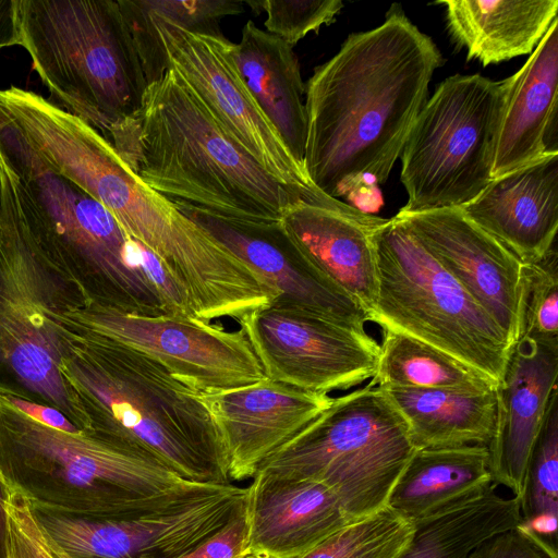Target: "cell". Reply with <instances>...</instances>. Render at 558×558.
Segmentation results:
<instances>
[{
	"instance_id": "obj_1",
	"label": "cell",
	"mask_w": 558,
	"mask_h": 558,
	"mask_svg": "<svg viewBox=\"0 0 558 558\" xmlns=\"http://www.w3.org/2000/svg\"><path fill=\"white\" fill-rule=\"evenodd\" d=\"M442 63L432 38L401 9L349 35L305 84L303 166L311 182L337 199L373 181L384 184Z\"/></svg>"
},
{
	"instance_id": "obj_2",
	"label": "cell",
	"mask_w": 558,
	"mask_h": 558,
	"mask_svg": "<svg viewBox=\"0 0 558 558\" xmlns=\"http://www.w3.org/2000/svg\"><path fill=\"white\" fill-rule=\"evenodd\" d=\"M107 140L149 187L172 202L247 221H280L296 201L222 128L168 66L133 118Z\"/></svg>"
},
{
	"instance_id": "obj_3",
	"label": "cell",
	"mask_w": 558,
	"mask_h": 558,
	"mask_svg": "<svg viewBox=\"0 0 558 558\" xmlns=\"http://www.w3.org/2000/svg\"><path fill=\"white\" fill-rule=\"evenodd\" d=\"M66 328L60 373L89 421L88 433L142 449L184 480L231 483L201 392L132 348Z\"/></svg>"
},
{
	"instance_id": "obj_4",
	"label": "cell",
	"mask_w": 558,
	"mask_h": 558,
	"mask_svg": "<svg viewBox=\"0 0 558 558\" xmlns=\"http://www.w3.org/2000/svg\"><path fill=\"white\" fill-rule=\"evenodd\" d=\"M0 477L37 511L85 518L142 514L219 485L184 480L133 446L44 426L1 399Z\"/></svg>"
},
{
	"instance_id": "obj_5",
	"label": "cell",
	"mask_w": 558,
	"mask_h": 558,
	"mask_svg": "<svg viewBox=\"0 0 558 558\" xmlns=\"http://www.w3.org/2000/svg\"><path fill=\"white\" fill-rule=\"evenodd\" d=\"M85 305L80 286L33 233L0 158V395L53 407L82 432L89 421L60 362L71 337L64 315Z\"/></svg>"
},
{
	"instance_id": "obj_6",
	"label": "cell",
	"mask_w": 558,
	"mask_h": 558,
	"mask_svg": "<svg viewBox=\"0 0 558 558\" xmlns=\"http://www.w3.org/2000/svg\"><path fill=\"white\" fill-rule=\"evenodd\" d=\"M0 158L13 172L19 204L33 233L80 286L87 305L145 317L168 315L138 264L135 240L1 119Z\"/></svg>"
},
{
	"instance_id": "obj_7",
	"label": "cell",
	"mask_w": 558,
	"mask_h": 558,
	"mask_svg": "<svg viewBox=\"0 0 558 558\" xmlns=\"http://www.w3.org/2000/svg\"><path fill=\"white\" fill-rule=\"evenodd\" d=\"M14 17L56 105L105 138L137 114L147 83L118 0H14Z\"/></svg>"
},
{
	"instance_id": "obj_8",
	"label": "cell",
	"mask_w": 558,
	"mask_h": 558,
	"mask_svg": "<svg viewBox=\"0 0 558 558\" xmlns=\"http://www.w3.org/2000/svg\"><path fill=\"white\" fill-rule=\"evenodd\" d=\"M76 184L161 262L185 293L195 318L238 322L276 299L262 276L183 215L174 202L145 184L107 140L85 158Z\"/></svg>"
},
{
	"instance_id": "obj_9",
	"label": "cell",
	"mask_w": 558,
	"mask_h": 558,
	"mask_svg": "<svg viewBox=\"0 0 558 558\" xmlns=\"http://www.w3.org/2000/svg\"><path fill=\"white\" fill-rule=\"evenodd\" d=\"M416 448L386 391L368 383L330 405L263 463L257 473L315 481L359 520L387 507Z\"/></svg>"
},
{
	"instance_id": "obj_10",
	"label": "cell",
	"mask_w": 558,
	"mask_h": 558,
	"mask_svg": "<svg viewBox=\"0 0 558 558\" xmlns=\"http://www.w3.org/2000/svg\"><path fill=\"white\" fill-rule=\"evenodd\" d=\"M384 330L430 344L499 383L512 343L397 215L372 231Z\"/></svg>"
},
{
	"instance_id": "obj_11",
	"label": "cell",
	"mask_w": 558,
	"mask_h": 558,
	"mask_svg": "<svg viewBox=\"0 0 558 558\" xmlns=\"http://www.w3.org/2000/svg\"><path fill=\"white\" fill-rule=\"evenodd\" d=\"M147 84L173 68L229 135L296 201L330 198L307 177L248 90L232 57L233 43L184 29L148 12L141 0H118Z\"/></svg>"
},
{
	"instance_id": "obj_12",
	"label": "cell",
	"mask_w": 558,
	"mask_h": 558,
	"mask_svg": "<svg viewBox=\"0 0 558 558\" xmlns=\"http://www.w3.org/2000/svg\"><path fill=\"white\" fill-rule=\"evenodd\" d=\"M500 107V82L456 74L438 84L400 155L408 201L398 213L461 207L490 183Z\"/></svg>"
},
{
	"instance_id": "obj_13",
	"label": "cell",
	"mask_w": 558,
	"mask_h": 558,
	"mask_svg": "<svg viewBox=\"0 0 558 558\" xmlns=\"http://www.w3.org/2000/svg\"><path fill=\"white\" fill-rule=\"evenodd\" d=\"M63 323L147 355L201 393L243 387L266 378L242 329L230 331L197 318L145 317L93 305L68 312Z\"/></svg>"
},
{
	"instance_id": "obj_14",
	"label": "cell",
	"mask_w": 558,
	"mask_h": 558,
	"mask_svg": "<svg viewBox=\"0 0 558 558\" xmlns=\"http://www.w3.org/2000/svg\"><path fill=\"white\" fill-rule=\"evenodd\" d=\"M238 324L267 379L328 395L359 386L376 371L374 338L304 308L272 301Z\"/></svg>"
},
{
	"instance_id": "obj_15",
	"label": "cell",
	"mask_w": 558,
	"mask_h": 558,
	"mask_svg": "<svg viewBox=\"0 0 558 558\" xmlns=\"http://www.w3.org/2000/svg\"><path fill=\"white\" fill-rule=\"evenodd\" d=\"M246 494V487L219 484L170 507L119 518L33 509L48 535L71 558H175L243 512Z\"/></svg>"
},
{
	"instance_id": "obj_16",
	"label": "cell",
	"mask_w": 558,
	"mask_h": 558,
	"mask_svg": "<svg viewBox=\"0 0 558 558\" xmlns=\"http://www.w3.org/2000/svg\"><path fill=\"white\" fill-rule=\"evenodd\" d=\"M178 209L262 276L276 291L274 301L304 308L348 328L366 332L363 306L317 270L281 222L220 217L174 202Z\"/></svg>"
},
{
	"instance_id": "obj_17",
	"label": "cell",
	"mask_w": 558,
	"mask_h": 558,
	"mask_svg": "<svg viewBox=\"0 0 558 558\" xmlns=\"http://www.w3.org/2000/svg\"><path fill=\"white\" fill-rule=\"evenodd\" d=\"M215 425L229 481L253 478L265 461L326 410L332 398L267 378L199 393Z\"/></svg>"
},
{
	"instance_id": "obj_18",
	"label": "cell",
	"mask_w": 558,
	"mask_h": 558,
	"mask_svg": "<svg viewBox=\"0 0 558 558\" xmlns=\"http://www.w3.org/2000/svg\"><path fill=\"white\" fill-rule=\"evenodd\" d=\"M397 216L513 345L519 338L523 263L466 218L459 207L398 213Z\"/></svg>"
},
{
	"instance_id": "obj_19",
	"label": "cell",
	"mask_w": 558,
	"mask_h": 558,
	"mask_svg": "<svg viewBox=\"0 0 558 558\" xmlns=\"http://www.w3.org/2000/svg\"><path fill=\"white\" fill-rule=\"evenodd\" d=\"M558 344L518 339L497 385V420L487 445L493 482L521 505L531 453L550 398L557 391Z\"/></svg>"
},
{
	"instance_id": "obj_20",
	"label": "cell",
	"mask_w": 558,
	"mask_h": 558,
	"mask_svg": "<svg viewBox=\"0 0 558 558\" xmlns=\"http://www.w3.org/2000/svg\"><path fill=\"white\" fill-rule=\"evenodd\" d=\"M245 558H295L355 521L326 485L256 473L246 487Z\"/></svg>"
},
{
	"instance_id": "obj_21",
	"label": "cell",
	"mask_w": 558,
	"mask_h": 558,
	"mask_svg": "<svg viewBox=\"0 0 558 558\" xmlns=\"http://www.w3.org/2000/svg\"><path fill=\"white\" fill-rule=\"evenodd\" d=\"M386 220L331 197L292 203L280 222L306 259L368 313L377 294L371 234Z\"/></svg>"
},
{
	"instance_id": "obj_22",
	"label": "cell",
	"mask_w": 558,
	"mask_h": 558,
	"mask_svg": "<svg viewBox=\"0 0 558 558\" xmlns=\"http://www.w3.org/2000/svg\"><path fill=\"white\" fill-rule=\"evenodd\" d=\"M459 208L523 264L539 260L558 229V154L494 178Z\"/></svg>"
},
{
	"instance_id": "obj_23",
	"label": "cell",
	"mask_w": 558,
	"mask_h": 558,
	"mask_svg": "<svg viewBox=\"0 0 558 558\" xmlns=\"http://www.w3.org/2000/svg\"><path fill=\"white\" fill-rule=\"evenodd\" d=\"M558 20L526 62L500 81L493 178L558 154Z\"/></svg>"
},
{
	"instance_id": "obj_24",
	"label": "cell",
	"mask_w": 558,
	"mask_h": 558,
	"mask_svg": "<svg viewBox=\"0 0 558 558\" xmlns=\"http://www.w3.org/2000/svg\"><path fill=\"white\" fill-rule=\"evenodd\" d=\"M232 57L259 108L303 166L305 83L293 47L247 21L240 41L233 44Z\"/></svg>"
},
{
	"instance_id": "obj_25",
	"label": "cell",
	"mask_w": 558,
	"mask_h": 558,
	"mask_svg": "<svg viewBox=\"0 0 558 558\" xmlns=\"http://www.w3.org/2000/svg\"><path fill=\"white\" fill-rule=\"evenodd\" d=\"M448 31L469 60L496 64L531 54L557 20V0H442Z\"/></svg>"
},
{
	"instance_id": "obj_26",
	"label": "cell",
	"mask_w": 558,
	"mask_h": 558,
	"mask_svg": "<svg viewBox=\"0 0 558 558\" xmlns=\"http://www.w3.org/2000/svg\"><path fill=\"white\" fill-rule=\"evenodd\" d=\"M493 484L487 446L416 449L387 507L416 522L481 495Z\"/></svg>"
},
{
	"instance_id": "obj_27",
	"label": "cell",
	"mask_w": 558,
	"mask_h": 558,
	"mask_svg": "<svg viewBox=\"0 0 558 558\" xmlns=\"http://www.w3.org/2000/svg\"><path fill=\"white\" fill-rule=\"evenodd\" d=\"M416 449L487 446L497 420L496 390L384 389Z\"/></svg>"
},
{
	"instance_id": "obj_28",
	"label": "cell",
	"mask_w": 558,
	"mask_h": 558,
	"mask_svg": "<svg viewBox=\"0 0 558 558\" xmlns=\"http://www.w3.org/2000/svg\"><path fill=\"white\" fill-rule=\"evenodd\" d=\"M497 486L414 522V534L400 558H466L482 541L517 526L521 501L498 495Z\"/></svg>"
},
{
	"instance_id": "obj_29",
	"label": "cell",
	"mask_w": 558,
	"mask_h": 558,
	"mask_svg": "<svg viewBox=\"0 0 558 558\" xmlns=\"http://www.w3.org/2000/svg\"><path fill=\"white\" fill-rule=\"evenodd\" d=\"M381 389L496 390L497 383L450 354L404 333L384 330L369 381Z\"/></svg>"
},
{
	"instance_id": "obj_30",
	"label": "cell",
	"mask_w": 558,
	"mask_h": 558,
	"mask_svg": "<svg viewBox=\"0 0 558 558\" xmlns=\"http://www.w3.org/2000/svg\"><path fill=\"white\" fill-rule=\"evenodd\" d=\"M414 531V522L386 507L347 524L295 558H400Z\"/></svg>"
},
{
	"instance_id": "obj_31",
	"label": "cell",
	"mask_w": 558,
	"mask_h": 558,
	"mask_svg": "<svg viewBox=\"0 0 558 558\" xmlns=\"http://www.w3.org/2000/svg\"><path fill=\"white\" fill-rule=\"evenodd\" d=\"M558 344V255L523 264L519 301V338Z\"/></svg>"
},
{
	"instance_id": "obj_32",
	"label": "cell",
	"mask_w": 558,
	"mask_h": 558,
	"mask_svg": "<svg viewBox=\"0 0 558 558\" xmlns=\"http://www.w3.org/2000/svg\"><path fill=\"white\" fill-rule=\"evenodd\" d=\"M522 518L558 515V390L550 398L527 470Z\"/></svg>"
},
{
	"instance_id": "obj_33",
	"label": "cell",
	"mask_w": 558,
	"mask_h": 558,
	"mask_svg": "<svg viewBox=\"0 0 558 558\" xmlns=\"http://www.w3.org/2000/svg\"><path fill=\"white\" fill-rule=\"evenodd\" d=\"M257 13L265 12L266 32L292 47L308 33L332 23L341 11V0H255L243 1Z\"/></svg>"
},
{
	"instance_id": "obj_34",
	"label": "cell",
	"mask_w": 558,
	"mask_h": 558,
	"mask_svg": "<svg viewBox=\"0 0 558 558\" xmlns=\"http://www.w3.org/2000/svg\"><path fill=\"white\" fill-rule=\"evenodd\" d=\"M4 490L5 558H60L56 543L38 521L29 501L15 490Z\"/></svg>"
},
{
	"instance_id": "obj_35",
	"label": "cell",
	"mask_w": 558,
	"mask_h": 558,
	"mask_svg": "<svg viewBox=\"0 0 558 558\" xmlns=\"http://www.w3.org/2000/svg\"><path fill=\"white\" fill-rule=\"evenodd\" d=\"M151 14L193 33L221 36L220 21L243 12L239 0H141Z\"/></svg>"
},
{
	"instance_id": "obj_36",
	"label": "cell",
	"mask_w": 558,
	"mask_h": 558,
	"mask_svg": "<svg viewBox=\"0 0 558 558\" xmlns=\"http://www.w3.org/2000/svg\"><path fill=\"white\" fill-rule=\"evenodd\" d=\"M466 558H553L519 525L476 545Z\"/></svg>"
},
{
	"instance_id": "obj_37",
	"label": "cell",
	"mask_w": 558,
	"mask_h": 558,
	"mask_svg": "<svg viewBox=\"0 0 558 558\" xmlns=\"http://www.w3.org/2000/svg\"><path fill=\"white\" fill-rule=\"evenodd\" d=\"M245 509L217 534L175 558H245L247 555Z\"/></svg>"
},
{
	"instance_id": "obj_38",
	"label": "cell",
	"mask_w": 558,
	"mask_h": 558,
	"mask_svg": "<svg viewBox=\"0 0 558 558\" xmlns=\"http://www.w3.org/2000/svg\"><path fill=\"white\" fill-rule=\"evenodd\" d=\"M0 399L38 424L66 433L82 432L61 411L53 407L12 396L0 395Z\"/></svg>"
},
{
	"instance_id": "obj_39",
	"label": "cell",
	"mask_w": 558,
	"mask_h": 558,
	"mask_svg": "<svg viewBox=\"0 0 558 558\" xmlns=\"http://www.w3.org/2000/svg\"><path fill=\"white\" fill-rule=\"evenodd\" d=\"M16 45L14 0H0V50Z\"/></svg>"
},
{
	"instance_id": "obj_40",
	"label": "cell",
	"mask_w": 558,
	"mask_h": 558,
	"mask_svg": "<svg viewBox=\"0 0 558 558\" xmlns=\"http://www.w3.org/2000/svg\"><path fill=\"white\" fill-rule=\"evenodd\" d=\"M5 490L0 477V558L7 553V514L4 508Z\"/></svg>"
},
{
	"instance_id": "obj_41",
	"label": "cell",
	"mask_w": 558,
	"mask_h": 558,
	"mask_svg": "<svg viewBox=\"0 0 558 558\" xmlns=\"http://www.w3.org/2000/svg\"><path fill=\"white\" fill-rule=\"evenodd\" d=\"M57 545V544H56ZM58 547V554H59V557L60 558H71L70 556H68L65 553H63V550L57 545Z\"/></svg>"
}]
</instances>
